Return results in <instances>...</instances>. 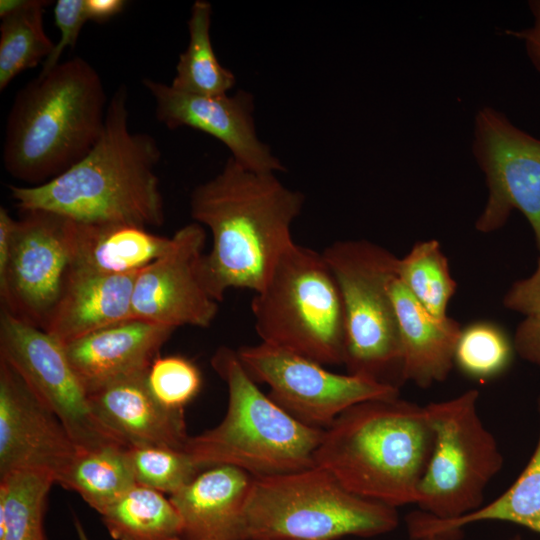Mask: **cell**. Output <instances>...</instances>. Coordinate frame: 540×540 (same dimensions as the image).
Segmentation results:
<instances>
[{"label": "cell", "mask_w": 540, "mask_h": 540, "mask_svg": "<svg viewBox=\"0 0 540 540\" xmlns=\"http://www.w3.org/2000/svg\"><path fill=\"white\" fill-rule=\"evenodd\" d=\"M304 195L274 173L250 171L229 157L212 179L190 195L194 222L207 227L212 246L201 274L210 295L221 302L228 289L260 291L281 254L294 242L291 226Z\"/></svg>", "instance_id": "6da1fadb"}, {"label": "cell", "mask_w": 540, "mask_h": 540, "mask_svg": "<svg viewBox=\"0 0 540 540\" xmlns=\"http://www.w3.org/2000/svg\"><path fill=\"white\" fill-rule=\"evenodd\" d=\"M128 91L110 98L101 136L79 162L37 186L10 185L20 211L45 210L90 224L157 227L165 221L156 166L161 151L147 133L128 127Z\"/></svg>", "instance_id": "7a4b0ae2"}, {"label": "cell", "mask_w": 540, "mask_h": 540, "mask_svg": "<svg viewBox=\"0 0 540 540\" xmlns=\"http://www.w3.org/2000/svg\"><path fill=\"white\" fill-rule=\"evenodd\" d=\"M433 445L426 406L399 396L373 399L324 430L314 462L352 493L398 508L416 505Z\"/></svg>", "instance_id": "3957f363"}, {"label": "cell", "mask_w": 540, "mask_h": 540, "mask_svg": "<svg viewBox=\"0 0 540 540\" xmlns=\"http://www.w3.org/2000/svg\"><path fill=\"white\" fill-rule=\"evenodd\" d=\"M108 102L99 73L83 58L38 74L18 91L8 113L4 168L34 186L61 175L101 136Z\"/></svg>", "instance_id": "277c9868"}, {"label": "cell", "mask_w": 540, "mask_h": 540, "mask_svg": "<svg viewBox=\"0 0 540 540\" xmlns=\"http://www.w3.org/2000/svg\"><path fill=\"white\" fill-rule=\"evenodd\" d=\"M211 366L227 386L228 404L218 425L190 436L185 446L202 470L229 465L257 478L315 466L323 429L304 425L264 394L236 350L218 348Z\"/></svg>", "instance_id": "5b68a950"}, {"label": "cell", "mask_w": 540, "mask_h": 540, "mask_svg": "<svg viewBox=\"0 0 540 540\" xmlns=\"http://www.w3.org/2000/svg\"><path fill=\"white\" fill-rule=\"evenodd\" d=\"M397 508L358 496L328 470L253 478L245 506L248 540H340L397 528Z\"/></svg>", "instance_id": "8992f818"}, {"label": "cell", "mask_w": 540, "mask_h": 540, "mask_svg": "<svg viewBox=\"0 0 540 540\" xmlns=\"http://www.w3.org/2000/svg\"><path fill=\"white\" fill-rule=\"evenodd\" d=\"M251 310L261 342L322 365H344L341 292L322 253L293 242L277 260Z\"/></svg>", "instance_id": "52a82bcc"}, {"label": "cell", "mask_w": 540, "mask_h": 540, "mask_svg": "<svg viewBox=\"0 0 540 540\" xmlns=\"http://www.w3.org/2000/svg\"><path fill=\"white\" fill-rule=\"evenodd\" d=\"M322 255L342 296L347 373L399 388L402 348L391 295L398 258L367 240L337 241Z\"/></svg>", "instance_id": "ba28073f"}, {"label": "cell", "mask_w": 540, "mask_h": 540, "mask_svg": "<svg viewBox=\"0 0 540 540\" xmlns=\"http://www.w3.org/2000/svg\"><path fill=\"white\" fill-rule=\"evenodd\" d=\"M478 398L470 389L425 405L434 445L416 505L436 519H457L482 507L487 485L503 467L497 440L478 413Z\"/></svg>", "instance_id": "9c48e42d"}, {"label": "cell", "mask_w": 540, "mask_h": 540, "mask_svg": "<svg viewBox=\"0 0 540 540\" xmlns=\"http://www.w3.org/2000/svg\"><path fill=\"white\" fill-rule=\"evenodd\" d=\"M239 360L256 383L266 384L268 396L304 425L327 429L351 406L399 396L393 385L338 374L324 365L263 342L236 349Z\"/></svg>", "instance_id": "30bf717a"}, {"label": "cell", "mask_w": 540, "mask_h": 540, "mask_svg": "<svg viewBox=\"0 0 540 540\" xmlns=\"http://www.w3.org/2000/svg\"><path fill=\"white\" fill-rule=\"evenodd\" d=\"M0 358L59 418L79 451L108 445L127 447L94 414L64 344L4 309L0 314Z\"/></svg>", "instance_id": "8fae6325"}, {"label": "cell", "mask_w": 540, "mask_h": 540, "mask_svg": "<svg viewBox=\"0 0 540 540\" xmlns=\"http://www.w3.org/2000/svg\"><path fill=\"white\" fill-rule=\"evenodd\" d=\"M472 153L488 189L476 230L497 231L513 210H519L540 251V139L517 127L501 111L485 106L474 118Z\"/></svg>", "instance_id": "7c38bea8"}, {"label": "cell", "mask_w": 540, "mask_h": 540, "mask_svg": "<svg viewBox=\"0 0 540 540\" xmlns=\"http://www.w3.org/2000/svg\"><path fill=\"white\" fill-rule=\"evenodd\" d=\"M21 212L0 274L2 309L44 330L71 271L70 219L45 210Z\"/></svg>", "instance_id": "4fadbf2b"}, {"label": "cell", "mask_w": 540, "mask_h": 540, "mask_svg": "<svg viewBox=\"0 0 540 540\" xmlns=\"http://www.w3.org/2000/svg\"><path fill=\"white\" fill-rule=\"evenodd\" d=\"M169 249L139 271L132 295V319L176 329L209 327L218 303L206 289L201 263L206 235L192 222L171 237Z\"/></svg>", "instance_id": "5bb4252c"}, {"label": "cell", "mask_w": 540, "mask_h": 540, "mask_svg": "<svg viewBox=\"0 0 540 540\" xmlns=\"http://www.w3.org/2000/svg\"><path fill=\"white\" fill-rule=\"evenodd\" d=\"M78 451L59 418L0 358V475L39 470L58 483Z\"/></svg>", "instance_id": "9a60e30c"}, {"label": "cell", "mask_w": 540, "mask_h": 540, "mask_svg": "<svg viewBox=\"0 0 540 540\" xmlns=\"http://www.w3.org/2000/svg\"><path fill=\"white\" fill-rule=\"evenodd\" d=\"M142 83L154 99L156 118L167 128L190 127L213 136L230 150L231 158L250 171L275 174L285 170L257 136L250 92L204 96L148 78Z\"/></svg>", "instance_id": "2e32d148"}, {"label": "cell", "mask_w": 540, "mask_h": 540, "mask_svg": "<svg viewBox=\"0 0 540 540\" xmlns=\"http://www.w3.org/2000/svg\"><path fill=\"white\" fill-rule=\"evenodd\" d=\"M147 374L121 378L88 393L92 410L127 447L185 450L190 436L184 409L161 403L148 385Z\"/></svg>", "instance_id": "e0dca14e"}, {"label": "cell", "mask_w": 540, "mask_h": 540, "mask_svg": "<svg viewBox=\"0 0 540 540\" xmlns=\"http://www.w3.org/2000/svg\"><path fill=\"white\" fill-rule=\"evenodd\" d=\"M175 329L129 319L64 344L88 393L149 370Z\"/></svg>", "instance_id": "ac0fdd59"}, {"label": "cell", "mask_w": 540, "mask_h": 540, "mask_svg": "<svg viewBox=\"0 0 540 540\" xmlns=\"http://www.w3.org/2000/svg\"><path fill=\"white\" fill-rule=\"evenodd\" d=\"M253 478L237 467L214 466L170 495L181 540H248L245 506Z\"/></svg>", "instance_id": "d6986e66"}, {"label": "cell", "mask_w": 540, "mask_h": 540, "mask_svg": "<svg viewBox=\"0 0 540 540\" xmlns=\"http://www.w3.org/2000/svg\"><path fill=\"white\" fill-rule=\"evenodd\" d=\"M138 273L95 275L70 272L44 331L60 343L67 344L132 319V295Z\"/></svg>", "instance_id": "ffe728a7"}, {"label": "cell", "mask_w": 540, "mask_h": 540, "mask_svg": "<svg viewBox=\"0 0 540 540\" xmlns=\"http://www.w3.org/2000/svg\"><path fill=\"white\" fill-rule=\"evenodd\" d=\"M402 348V382L420 388L443 382L454 367V351L462 327L450 318L428 312L398 280L391 283Z\"/></svg>", "instance_id": "44dd1931"}, {"label": "cell", "mask_w": 540, "mask_h": 540, "mask_svg": "<svg viewBox=\"0 0 540 540\" xmlns=\"http://www.w3.org/2000/svg\"><path fill=\"white\" fill-rule=\"evenodd\" d=\"M172 238L130 224H90L70 219L73 273L121 275L139 272L171 246Z\"/></svg>", "instance_id": "7402d4cb"}, {"label": "cell", "mask_w": 540, "mask_h": 540, "mask_svg": "<svg viewBox=\"0 0 540 540\" xmlns=\"http://www.w3.org/2000/svg\"><path fill=\"white\" fill-rule=\"evenodd\" d=\"M540 419V396L537 400ZM481 521H506L540 534V432L537 445L520 475L498 498L452 520H440L422 511L407 517L412 540L434 534H457L466 525Z\"/></svg>", "instance_id": "603a6c76"}, {"label": "cell", "mask_w": 540, "mask_h": 540, "mask_svg": "<svg viewBox=\"0 0 540 540\" xmlns=\"http://www.w3.org/2000/svg\"><path fill=\"white\" fill-rule=\"evenodd\" d=\"M125 446L108 445L78 451L57 484L77 492L102 514L137 483Z\"/></svg>", "instance_id": "cb8c5ba5"}, {"label": "cell", "mask_w": 540, "mask_h": 540, "mask_svg": "<svg viewBox=\"0 0 540 540\" xmlns=\"http://www.w3.org/2000/svg\"><path fill=\"white\" fill-rule=\"evenodd\" d=\"M100 515L115 540H181V519L169 497L139 484Z\"/></svg>", "instance_id": "d4e9b609"}, {"label": "cell", "mask_w": 540, "mask_h": 540, "mask_svg": "<svg viewBox=\"0 0 540 540\" xmlns=\"http://www.w3.org/2000/svg\"><path fill=\"white\" fill-rule=\"evenodd\" d=\"M212 6L196 0L188 19L189 41L179 55L174 89L196 95L226 94L236 82L235 75L218 61L210 38Z\"/></svg>", "instance_id": "484cf974"}, {"label": "cell", "mask_w": 540, "mask_h": 540, "mask_svg": "<svg viewBox=\"0 0 540 540\" xmlns=\"http://www.w3.org/2000/svg\"><path fill=\"white\" fill-rule=\"evenodd\" d=\"M55 477L45 471L0 475V540H46L44 516Z\"/></svg>", "instance_id": "4316f807"}, {"label": "cell", "mask_w": 540, "mask_h": 540, "mask_svg": "<svg viewBox=\"0 0 540 540\" xmlns=\"http://www.w3.org/2000/svg\"><path fill=\"white\" fill-rule=\"evenodd\" d=\"M49 1L28 0L19 10L1 18L0 91L21 72L36 67L50 55L55 43L45 31L43 14Z\"/></svg>", "instance_id": "83f0119b"}, {"label": "cell", "mask_w": 540, "mask_h": 540, "mask_svg": "<svg viewBox=\"0 0 540 540\" xmlns=\"http://www.w3.org/2000/svg\"><path fill=\"white\" fill-rule=\"evenodd\" d=\"M396 275L428 312L438 318L447 317V308L457 284L438 241L414 244L409 253L398 259Z\"/></svg>", "instance_id": "f1b7e54d"}, {"label": "cell", "mask_w": 540, "mask_h": 540, "mask_svg": "<svg viewBox=\"0 0 540 540\" xmlns=\"http://www.w3.org/2000/svg\"><path fill=\"white\" fill-rule=\"evenodd\" d=\"M513 338L498 324L478 321L462 327L454 351V366L479 381L494 379L513 362Z\"/></svg>", "instance_id": "f546056e"}, {"label": "cell", "mask_w": 540, "mask_h": 540, "mask_svg": "<svg viewBox=\"0 0 540 540\" xmlns=\"http://www.w3.org/2000/svg\"><path fill=\"white\" fill-rule=\"evenodd\" d=\"M137 484L172 495L191 483L203 470L185 450L163 447H127Z\"/></svg>", "instance_id": "4dcf8cb0"}, {"label": "cell", "mask_w": 540, "mask_h": 540, "mask_svg": "<svg viewBox=\"0 0 540 540\" xmlns=\"http://www.w3.org/2000/svg\"><path fill=\"white\" fill-rule=\"evenodd\" d=\"M147 381L161 403L184 409L200 390L201 374L198 367L185 357L158 356L148 370Z\"/></svg>", "instance_id": "1f68e13d"}, {"label": "cell", "mask_w": 540, "mask_h": 540, "mask_svg": "<svg viewBox=\"0 0 540 540\" xmlns=\"http://www.w3.org/2000/svg\"><path fill=\"white\" fill-rule=\"evenodd\" d=\"M54 21L60 31V39L42 63L39 74H45L60 63L67 48H74L83 25L89 21L85 0H58L54 6Z\"/></svg>", "instance_id": "d6a6232c"}, {"label": "cell", "mask_w": 540, "mask_h": 540, "mask_svg": "<svg viewBox=\"0 0 540 540\" xmlns=\"http://www.w3.org/2000/svg\"><path fill=\"white\" fill-rule=\"evenodd\" d=\"M503 305L525 317L540 315V257L532 275L511 285L503 297Z\"/></svg>", "instance_id": "836d02e7"}, {"label": "cell", "mask_w": 540, "mask_h": 540, "mask_svg": "<svg viewBox=\"0 0 540 540\" xmlns=\"http://www.w3.org/2000/svg\"><path fill=\"white\" fill-rule=\"evenodd\" d=\"M513 343L516 354L540 369V315L527 316L518 324Z\"/></svg>", "instance_id": "e575fe53"}, {"label": "cell", "mask_w": 540, "mask_h": 540, "mask_svg": "<svg viewBox=\"0 0 540 540\" xmlns=\"http://www.w3.org/2000/svg\"><path fill=\"white\" fill-rule=\"evenodd\" d=\"M529 8L533 16L532 24L521 30H507L506 34L523 42L530 62L540 72V0L529 1Z\"/></svg>", "instance_id": "d590c367"}, {"label": "cell", "mask_w": 540, "mask_h": 540, "mask_svg": "<svg viewBox=\"0 0 540 540\" xmlns=\"http://www.w3.org/2000/svg\"><path fill=\"white\" fill-rule=\"evenodd\" d=\"M16 219H13L8 210L0 207V274L5 270L13 247Z\"/></svg>", "instance_id": "8d00e7d4"}, {"label": "cell", "mask_w": 540, "mask_h": 540, "mask_svg": "<svg viewBox=\"0 0 540 540\" xmlns=\"http://www.w3.org/2000/svg\"><path fill=\"white\" fill-rule=\"evenodd\" d=\"M123 0H85L88 19L104 22L119 14L125 7Z\"/></svg>", "instance_id": "74e56055"}, {"label": "cell", "mask_w": 540, "mask_h": 540, "mask_svg": "<svg viewBox=\"0 0 540 540\" xmlns=\"http://www.w3.org/2000/svg\"><path fill=\"white\" fill-rule=\"evenodd\" d=\"M28 0H1L0 1V18H4L13 12L21 9Z\"/></svg>", "instance_id": "f35d334b"}, {"label": "cell", "mask_w": 540, "mask_h": 540, "mask_svg": "<svg viewBox=\"0 0 540 540\" xmlns=\"http://www.w3.org/2000/svg\"><path fill=\"white\" fill-rule=\"evenodd\" d=\"M460 537L461 535H456V534H434V535L424 536L418 540H457Z\"/></svg>", "instance_id": "ab89813d"}, {"label": "cell", "mask_w": 540, "mask_h": 540, "mask_svg": "<svg viewBox=\"0 0 540 540\" xmlns=\"http://www.w3.org/2000/svg\"><path fill=\"white\" fill-rule=\"evenodd\" d=\"M74 526H75V531H76L78 540H90L83 525L76 517L74 518Z\"/></svg>", "instance_id": "60d3db41"}, {"label": "cell", "mask_w": 540, "mask_h": 540, "mask_svg": "<svg viewBox=\"0 0 540 540\" xmlns=\"http://www.w3.org/2000/svg\"><path fill=\"white\" fill-rule=\"evenodd\" d=\"M509 540H522L520 535H515L514 537L510 538Z\"/></svg>", "instance_id": "b9f144b4"}]
</instances>
